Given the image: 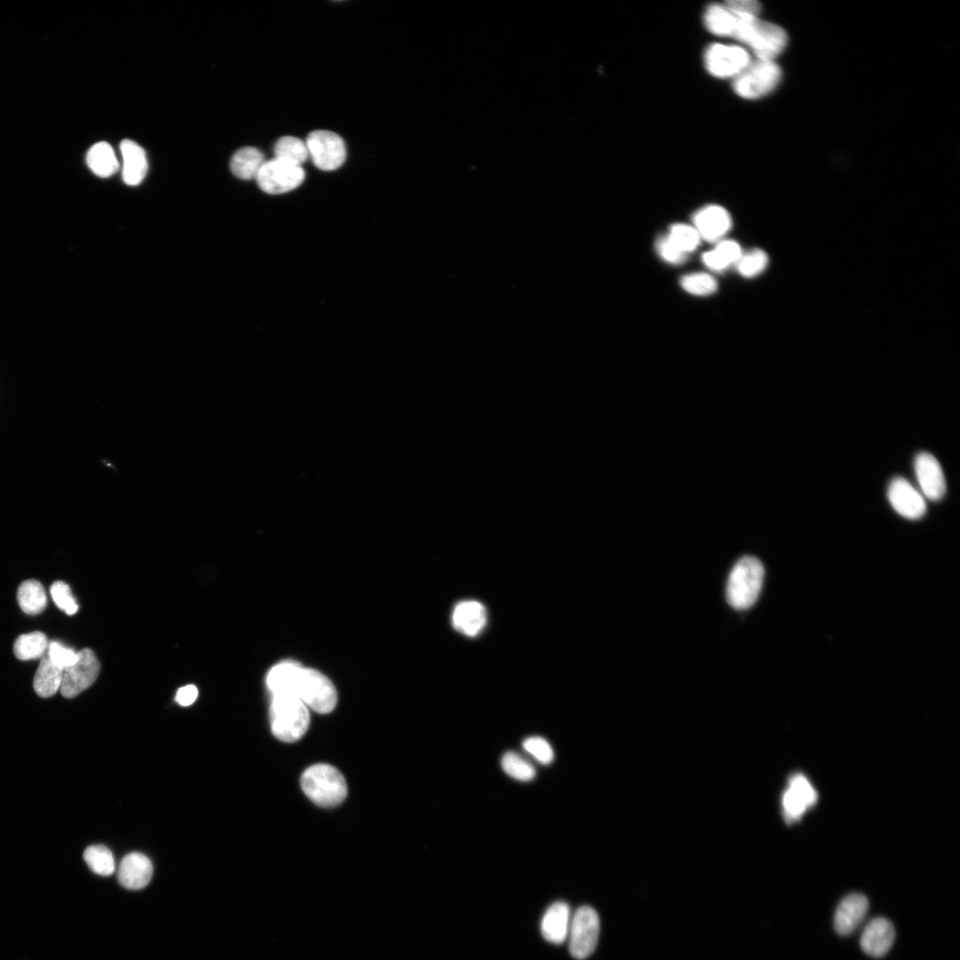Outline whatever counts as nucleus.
Segmentation results:
<instances>
[{"instance_id":"obj_1","label":"nucleus","mask_w":960,"mask_h":960,"mask_svg":"<svg viewBox=\"0 0 960 960\" xmlns=\"http://www.w3.org/2000/svg\"><path fill=\"white\" fill-rule=\"evenodd\" d=\"M267 685L272 694L295 695L317 713H329L337 703L335 687L324 675L294 661H283L273 667L268 674Z\"/></svg>"},{"instance_id":"obj_2","label":"nucleus","mask_w":960,"mask_h":960,"mask_svg":"<svg viewBox=\"0 0 960 960\" xmlns=\"http://www.w3.org/2000/svg\"><path fill=\"white\" fill-rule=\"evenodd\" d=\"M733 38L745 44L756 59L774 60L784 50L788 36L780 26L758 17H738Z\"/></svg>"},{"instance_id":"obj_3","label":"nucleus","mask_w":960,"mask_h":960,"mask_svg":"<svg viewBox=\"0 0 960 960\" xmlns=\"http://www.w3.org/2000/svg\"><path fill=\"white\" fill-rule=\"evenodd\" d=\"M270 722L273 734L284 742H294L307 732L309 712L305 703L292 694H272Z\"/></svg>"},{"instance_id":"obj_4","label":"nucleus","mask_w":960,"mask_h":960,"mask_svg":"<svg viewBox=\"0 0 960 960\" xmlns=\"http://www.w3.org/2000/svg\"><path fill=\"white\" fill-rule=\"evenodd\" d=\"M300 785L313 803L324 808L341 804L348 793L343 775L327 764H317L307 768L301 775Z\"/></svg>"},{"instance_id":"obj_5","label":"nucleus","mask_w":960,"mask_h":960,"mask_svg":"<svg viewBox=\"0 0 960 960\" xmlns=\"http://www.w3.org/2000/svg\"><path fill=\"white\" fill-rule=\"evenodd\" d=\"M764 570L756 557L744 556L732 568L726 587L729 604L737 610L752 606L757 600L763 584Z\"/></svg>"},{"instance_id":"obj_6","label":"nucleus","mask_w":960,"mask_h":960,"mask_svg":"<svg viewBox=\"0 0 960 960\" xmlns=\"http://www.w3.org/2000/svg\"><path fill=\"white\" fill-rule=\"evenodd\" d=\"M781 79L774 60L756 59L733 78L734 92L744 99H758L773 91Z\"/></svg>"},{"instance_id":"obj_7","label":"nucleus","mask_w":960,"mask_h":960,"mask_svg":"<svg viewBox=\"0 0 960 960\" xmlns=\"http://www.w3.org/2000/svg\"><path fill=\"white\" fill-rule=\"evenodd\" d=\"M600 932V921L596 910L589 906L579 908L572 916L568 932L569 950L579 960L588 957L596 949Z\"/></svg>"},{"instance_id":"obj_8","label":"nucleus","mask_w":960,"mask_h":960,"mask_svg":"<svg viewBox=\"0 0 960 960\" xmlns=\"http://www.w3.org/2000/svg\"><path fill=\"white\" fill-rule=\"evenodd\" d=\"M255 179L262 191L279 195L297 188L304 181L305 172L300 165L275 157L265 161Z\"/></svg>"},{"instance_id":"obj_9","label":"nucleus","mask_w":960,"mask_h":960,"mask_svg":"<svg viewBox=\"0 0 960 960\" xmlns=\"http://www.w3.org/2000/svg\"><path fill=\"white\" fill-rule=\"evenodd\" d=\"M306 145L313 164L322 171H334L345 162L347 152L343 139L327 130H316L307 138Z\"/></svg>"},{"instance_id":"obj_10","label":"nucleus","mask_w":960,"mask_h":960,"mask_svg":"<svg viewBox=\"0 0 960 960\" xmlns=\"http://www.w3.org/2000/svg\"><path fill=\"white\" fill-rule=\"evenodd\" d=\"M750 61L748 52L739 45L713 44L704 53L707 70L720 78H734Z\"/></svg>"},{"instance_id":"obj_11","label":"nucleus","mask_w":960,"mask_h":960,"mask_svg":"<svg viewBox=\"0 0 960 960\" xmlns=\"http://www.w3.org/2000/svg\"><path fill=\"white\" fill-rule=\"evenodd\" d=\"M100 672V663L94 652L84 648L77 652L74 664L63 670L60 692L66 698H74L91 686Z\"/></svg>"},{"instance_id":"obj_12","label":"nucleus","mask_w":960,"mask_h":960,"mask_svg":"<svg viewBox=\"0 0 960 960\" xmlns=\"http://www.w3.org/2000/svg\"><path fill=\"white\" fill-rule=\"evenodd\" d=\"M818 795L807 778L801 773L790 776L782 795L783 816L788 822L802 817L804 812L817 802Z\"/></svg>"},{"instance_id":"obj_13","label":"nucleus","mask_w":960,"mask_h":960,"mask_svg":"<svg viewBox=\"0 0 960 960\" xmlns=\"http://www.w3.org/2000/svg\"><path fill=\"white\" fill-rule=\"evenodd\" d=\"M887 495L893 509L905 518L916 520L925 514L924 495L903 477H895L891 481Z\"/></svg>"},{"instance_id":"obj_14","label":"nucleus","mask_w":960,"mask_h":960,"mask_svg":"<svg viewBox=\"0 0 960 960\" xmlns=\"http://www.w3.org/2000/svg\"><path fill=\"white\" fill-rule=\"evenodd\" d=\"M914 466L923 495L932 500H940L946 492V481L938 460L922 452L916 456Z\"/></svg>"},{"instance_id":"obj_15","label":"nucleus","mask_w":960,"mask_h":960,"mask_svg":"<svg viewBox=\"0 0 960 960\" xmlns=\"http://www.w3.org/2000/svg\"><path fill=\"white\" fill-rule=\"evenodd\" d=\"M868 909V900L865 895L854 892L845 896L835 913L836 932L840 935L853 932L865 918Z\"/></svg>"},{"instance_id":"obj_16","label":"nucleus","mask_w":960,"mask_h":960,"mask_svg":"<svg viewBox=\"0 0 960 960\" xmlns=\"http://www.w3.org/2000/svg\"><path fill=\"white\" fill-rule=\"evenodd\" d=\"M895 932L892 923L884 917L872 919L864 928L860 937L862 950L872 956L885 955L892 945Z\"/></svg>"},{"instance_id":"obj_17","label":"nucleus","mask_w":960,"mask_h":960,"mask_svg":"<svg viewBox=\"0 0 960 960\" xmlns=\"http://www.w3.org/2000/svg\"><path fill=\"white\" fill-rule=\"evenodd\" d=\"M152 874L153 866L150 860L140 852H132L122 860L117 877L124 887L139 890L149 883Z\"/></svg>"},{"instance_id":"obj_18","label":"nucleus","mask_w":960,"mask_h":960,"mask_svg":"<svg viewBox=\"0 0 960 960\" xmlns=\"http://www.w3.org/2000/svg\"><path fill=\"white\" fill-rule=\"evenodd\" d=\"M695 228L700 236L713 242L721 238L731 228L728 212L719 205H708L693 216Z\"/></svg>"},{"instance_id":"obj_19","label":"nucleus","mask_w":960,"mask_h":960,"mask_svg":"<svg viewBox=\"0 0 960 960\" xmlns=\"http://www.w3.org/2000/svg\"><path fill=\"white\" fill-rule=\"evenodd\" d=\"M569 906L564 901L553 903L545 912L541 924V934L546 940L554 944L563 943L568 937L571 924Z\"/></svg>"},{"instance_id":"obj_20","label":"nucleus","mask_w":960,"mask_h":960,"mask_svg":"<svg viewBox=\"0 0 960 960\" xmlns=\"http://www.w3.org/2000/svg\"><path fill=\"white\" fill-rule=\"evenodd\" d=\"M123 158L122 177L129 186L139 185L148 172V160L144 149L135 141L124 140L120 144Z\"/></svg>"},{"instance_id":"obj_21","label":"nucleus","mask_w":960,"mask_h":960,"mask_svg":"<svg viewBox=\"0 0 960 960\" xmlns=\"http://www.w3.org/2000/svg\"><path fill=\"white\" fill-rule=\"evenodd\" d=\"M452 621L459 632L468 636H475L485 625L486 612L484 605L477 601H462L455 606Z\"/></svg>"},{"instance_id":"obj_22","label":"nucleus","mask_w":960,"mask_h":960,"mask_svg":"<svg viewBox=\"0 0 960 960\" xmlns=\"http://www.w3.org/2000/svg\"><path fill=\"white\" fill-rule=\"evenodd\" d=\"M86 163L94 174L102 178L115 174L119 169L113 148L105 141L98 142L89 149Z\"/></svg>"},{"instance_id":"obj_23","label":"nucleus","mask_w":960,"mask_h":960,"mask_svg":"<svg viewBox=\"0 0 960 960\" xmlns=\"http://www.w3.org/2000/svg\"><path fill=\"white\" fill-rule=\"evenodd\" d=\"M264 163V155L260 150L253 147H244L233 155L230 169L238 179L252 180L256 178Z\"/></svg>"},{"instance_id":"obj_24","label":"nucleus","mask_w":960,"mask_h":960,"mask_svg":"<svg viewBox=\"0 0 960 960\" xmlns=\"http://www.w3.org/2000/svg\"><path fill=\"white\" fill-rule=\"evenodd\" d=\"M63 669L54 665L48 656L42 658L34 677L35 692L43 698L51 697L60 689Z\"/></svg>"},{"instance_id":"obj_25","label":"nucleus","mask_w":960,"mask_h":960,"mask_svg":"<svg viewBox=\"0 0 960 960\" xmlns=\"http://www.w3.org/2000/svg\"><path fill=\"white\" fill-rule=\"evenodd\" d=\"M738 21V16L732 13L724 4H712L704 13L706 28L714 35L732 36Z\"/></svg>"},{"instance_id":"obj_26","label":"nucleus","mask_w":960,"mask_h":960,"mask_svg":"<svg viewBox=\"0 0 960 960\" xmlns=\"http://www.w3.org/2000/svg\"><path fill=\"white\" fill-rule=\"evenodd\" d=\"M17 600L21 610L30 615L40 613L47 604L44 588L36 580H28L20 585Z\"/></svg>"},{"instance_id":"obj_27","label":"nucleus","mask_w":960,"mask_h":960,"mask_svg":"<svg viewBox=\"0 0 960 960\" xmlns=\"http://www.w3.org/2000/svg\"><path fill=\"white\" fill-rule=\"evenodd\" d=\"M48 645L46 636L35 631L20 635L14 642L13 652L19 660H34L43 657Z\"/></svg>"},{"instance_id":"obj_28","label":"nucleus","mask_w":960,"mask_h":960,"mask_svg":"<svg viewBox=\"0 0 960 960\" xmlns=\"http://www.w3.org/2000/svg\"><path fill=\"white\" fill-rule=\"evenodd\" d=\"M741 255L740 245L734 241L726 240L719 243L713 251L703 253L702 260L709 268L721 270L738 261Z\"/></svg>"},{"instance_id":"obj_29","label":"nucleus","mask_w":960,"mask_h":960,"mask_svg":"<svg viewBox=\"0 0 960 960\" xmlns=\"http://www.w3.org/2000/svg\"><path fill=\"white\" fill-rule=\"evenodd\" d=\"M275 157L301 165L308 157V151L302 140L294 136L281 137L274 148Z\"/></svg>"},{"instance_id":"obj_30","label":"nucleus","mask_w":960,"mask_h":960,"mask_svg":"<svg viewBox=\"0 0 960 960\" xmlns=\"http://www.w3.org/2000/svg\"><path fill=\"white\" fill-rule=\"evenodd\" d=\"M84 859L91 870L97 875L110 876L115 871L112 852L104 845H91L84 852Z\"/></svg>"},{"instance_id":"obj_31","label":"nucleus","mask_w":960,"mask_h":960,"mask_svg":"<svg viewBox=\"0 0 960 960\" xmlns=\"http://www.w3.org/2000/svg\"><path fill=\"white\" fill-rule=\"evenodd\" d=\"M500 764L508 776L520 781L532 780L536 773L534 767L528 761L512 751L503 755Z\"/></svg>"},{"instance_id":"obj_32","label":"nucleus","mask_w":960,"mask_h":960,"mask_svg":"<svg viewBox=\"0 0 960 960\" xmlns=\"http://www.w3.org/2000/svg\"><path fill=\"white\" fill-rule=\"evenodd\" d=\"M668 236L685 254L693 251L699 245L700 240L696 228L685 224H674L671 226Z\"/></svg>"},{"instance_id":"obj_33","label":"nucleus","mask_w":960,"mask_h":960,"mask_svg":"<svg viewBox=\"0 0 960 960\" xmlns=\"http://www.w3.org/2000/svg\"><path fill=\"white\" fill-rule=\"evenodd\" d=\"M680 284L686 292L700 296L709 295L717 288L715 278L706 273H694L684 276L682 277Z\"/></svg>"},{"instance_id":"obj_34","label":"nucleus","mask_w":960,"mask_h":960,"mask_svg":"<svg viewBox=\"0 0 960 960\" xmlns=\"http://www.w3.org/2000/svg\"><path fill=\"white\" fill-rule=\"evenodd\" d=\"M768 264L767 254L760 249H755L738 260V270L743 276L752 277L761 273Z\"/></svg>"},{"instance_id":"obj_35","label":"nucleus","mask_w":960,"mask_h":960,"mask_svg":"<svg viewBox=\"0 0 960 960\" xmlns=\"http://www.w3.org/2000/svg\"><path fill=\"white\" fill-rule=\"evenodd\" d=\"M50 591L53 602L61 611L68 615H73L77 612V603L67 583L55 581L51 586Z\"/></svg>"},{"instance_id":"obj_36","label":"nucleus","mask_w":960,"mask_h":960,"mask_svg":"<svg viewBox=\"0 0 960 960\" xmlns=\"http://www.w3.org/2000/svg\"><path fill=\"white\" fill-rule=\"evenodd\" d=\"M524 749L543 764H550L554 759V751L550 744L542 737L532 736L523 741Z\"/></svg>"},{"instance_id":"obj_37","label":"nucleus","mask_w":960,"mask_h":960,"mask_svg":"<svg viewBox=\"0 0 960 960\" xmlns=\"http://www.w3.org/2000/svg\"><path fill=\"white\" fill-rule=\"evenodd\" d=\"M47 656L54 665L64 670L75 663L77 659V652L58 642H52L48 645Z\"/></svg>"},{"instance_id":"obj_38","label":"nucleus","mask_w":960,"mask_h":960,"mask_svg":"<svg viewBox=\"0 0 960 960\" xmlns=\"http://www.w3.org/2000/svg\"><path fill=\"white\" fill-rule=\"evenodd\" d=\"M736 16L741 18L758 17L760 4L755 0H730L724 3Z\"/></svg>"},{"instance_id":"obj_39","label":"nucleus","mask_w":960,"mask_h":960,"mask_svg":"<svg viewBox=\"0 0 960 960\" xmlns=\"http://www.w3.org/2000/svg\"><path fill=\"white\" fill-rule=\"evenodd\" d=\"M656 248L660 255L668 262L680 263L685 259L686 254L681 252L668 236H660L657 240Z\"/></svg>"},{"instance_id":"obj_40","label":"nucleus","mask_w":960,"mask_h":960,"mask_svg":"<svg viewBox=\"0 0 960 960\" xmlns=\"http://www.w3.org/2000/svg\"><path fill=\"white\" fill-rule=\"evenodd\" d=\"M197 695V688L188 684L178 690L175 700L181 706H189L196 700Z\"/></svg>"}]
</instances>
